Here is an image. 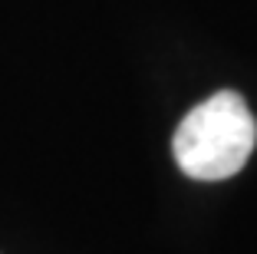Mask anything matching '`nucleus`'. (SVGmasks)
<instances>
[{
  "mask_svg": "<svg viewBox=\"0 0 257 254\" xmlns=\"http://www.w3.org/2000/svg\"><path fill=\"white\" fill-rule=\"evenodd\" d=\"M257 145V119L247 99L234 90H221L198 103L178 122L172 155L188 179L221 182L247 165Z\"/></svg>",
  "mask_w": 257,
  "mask_h": 254,
  "instance_id": "nucleus-1",
  "label": "nucleus"
}]
</instances>
